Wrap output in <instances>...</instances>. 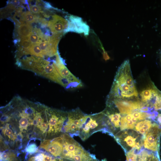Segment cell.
Returning <instances> with one entry per match:
<instances>
[{
  "instance_id": "cell-1",
  "label": "cell",
  "mask_w": 161,
  "mask_h": 161,
  "mask_svg": "<svg viewBox=\"0 0 161 161\" xmlns=\"http://www.w3.org/2000/svg\"><path fill=\"white\" fill-rule=\"evenodd\" d=\"M51 117V108L15 96L0 108L1 134L10 147L24 151L32 140L53 137Z\"/></svg>"
},
{
  "instance_id": "cell-2",
  "label": "cell",
  "mask_w": 161,
  "mask_h": 161,
  "mask_svg": "<svg viewBox=\"0 0 161 161\" xmlns=\"http://www.w3.org/2000/svg\"><path fill=\"white\" fill-rule=\"evenodd\" d=\"M39 147L60 161H100L95 155L86 150L72 137L66 133H62L52 139L43 140Z\"/></svg>"
},
{
  "instance_id": "cell-3",
  "label": "cell",
  "mask_w": 161,
  "mask_h": 161,
  "mask_svg": "<svg viewBox=\"0 0 161 161\" xmlns=\"http://www.w3.org/2000/svg\"><path fill=\"white\" fill-rule=\"evenodd\" d=\"M138 95L132 76L130 62L129 60H126L118 69L109 97L114 99L131 100L137 97Z\"/></svg>"
},
{
  "instance_id": "cell-4",
  "label": "cell",
  "mask_w": 161,
  "mask_h": 161,
  "mask_svg": "<svg viewBox=\"0 0 161 161\" xmlns=\"http://www.w3.org/2000/svg\"><path fill=\"white\" fill-rule=\"evenodd\" d=\"M16 64L21 68L31 71L36 74L45 77L67 89L69 82L59 75L53 62L44 58L31 56H24L16 59Z\"/></svg>"
},
{
  "instance_id": "cell-5",
  "label": "cell",
  "mask_w": 161,
  "mask_h": 161,
  "mask_svg": "<svg viewBox=\"0 0 161 161\" xmlns=\"http://www.w3.org/2000/svg\"><path fill=\"white\" fill-rule=\"evenodd\" d=\"M105 126V115L103 112L86 115L78 136L82 140H85L94 133L102 131Z\"/></svg>"
},
{
  "instance_id": "cell-6",
  "label": "cell",
  "mask_w": 161,
  "mask_h": 161,
  "mask_svg": "<svg viewBox=\"0 0 161 161\" xmlns=\"http://www.w3.org/2000/svg\"><path fill=\"white\" fill-rule=\"evenodd\" d=\"M86 114L77 109L68 112V116L64 126L63 132L71 137L78 135L79 131Z\"/></svg>"
},
{
  "instance_id": "cell-7",
  "label": "cell",
  "mask_w": 161,
  "mask_h": 161,
  "mask_svg": "<svg viewBox=\"0 0 161 161\" xmlns=\"http://www.w3.org/2000/svg\"><path fill=\"white\" fill-rule=\"evenodd\" d=\"M161 128L155 123L144 135L143 145L144 148L154 152H158L160 146Z\"/></svg>"
},
{
  "instance_id": "cell-8",
  "label": "cell",
  "mask_w": 161,
  "mask_h": 161,
  "mask_svg": "<svg viewBox=\"0 0 161 161\" xmlns=\"http://www.w3.org/2000/svg\"><path fill=\"white\" fill-rule=\"evenodd\" d=\"M113 103L120 114L124 115L136 111L146 112V104L139 100H122L114 99Z\"/></svg>"
},
{
  "instance_id": "cell-9",
  "label": "cell",
  "mask_w": 161,
  "mask_h": 161,
  "mask_svg": "<svg viewBox=\"0 0 161 161\" xmlns=\"http://www.w3.org/2000/svg\"><path fill=\"white\" fill-rule=\"evenodd\" d=\"M53 64L61 76L72 84L75 88L83 86L81 81L73 75L65 65L58 52L56 55L55 62H53Z\"/></svg>"
},
{
  "instance_id": "cell-10",
  "label": "cell",
  "mask_w": 161,
  "mask_h": 161,
  "mask_svg": "<svg viewBox=\"0 0 161 161\" xmlns=\"http://www.w3.org/2000/svg\"><path fill=\"white\" fill-rule=\"evenodd\" d=\"M68 18V25L64 32H73L83 33L85 35L89 34V27L81 18L73 15H70Z\"/></svg>"
},
{
  "instance_id": "cell-11",
  "label": "cell",
  "mask_w": 161,
  "mask_h": 161,
  "mask_svg": "<svg viewBox=\"0 0 161 161\" xmlns=\"http://www.w3.org/2000/svg\"><path fill=\"white\" fill-rule=\"evenodd\" d=\"M24 161H60L51 154L38 147L35 152L26 153Z\"/></svg>"
},
{
  "instance_id": "cell-12",
  "label": "cell",
  "mask_w": 161,
  "mask_h": 161,
  "mask_svg": "<svg viewBox=\"0 0 161 161\" xmlns=\"http://www.w3.org/2000/svg\"><path fill=\"white\" fill-rule=\"evenodd\" d=\"M68 25L67 20L61 16L55 15L48 22L47 26L52 33L56 34L64 32Z\"/></svg>"
},
{
  "instance_id": "cell-13",
  "label": "cell",
  "mask_w": 161,
  "mask_h": 161,
  "mask_svg": "<svg viewBox=\"0 0 161 161\" xmlns=\"http://www.w3.org/2000/svg\"><path fill=\"white\" fill-rule=\"evenodd\" d=\"M157 90L154 85H152L151 86L143 90L140 94L141 101L146 105H148V106H151L152 100Z\"/></svg>"
},
{
  "instance_id": "cell-14",
  "label": "cell",
  "mask_w": 161,
  "mask_h": 161,
  "mask_svg": "<svg viewBox=\"0 0 161 161\" xmlns=\"http://www.w3.org/2000/svg\"><path fill=\"white\" fill-rule=\"evenodd\" d=\"M138 121L131 114L124 115L120 118V130L122 131L126 129H134Z\"/></svg>"
},
{
  "instance_id": "cell-15",
  "label": "cell",
  "mask_w": 161,
  "mask_h": 161,
  "mask_svg": "<svg viewBox=\"0 0 161 161\" xmlns=\"http://www.w3.org/2000/svg\"><path fill=\"white\" fill-rule=\"evenodd\" d=\"M33 30L31 24L24 22L16 26V31L20 39L28 37Z\"/></svg>"
},
{
  "instance_id": "cell-16",
  "label": "cell",
  "mask_w": 161,
  "mask_h": 161,
  "mask_svg": "<svg viewBox=\"0 0 161 161\" xmlns=\"http://www.w3.org/2000/svg\"><path fill=\"white\" fill-rule=\"evenodd\" d=\"M19 152L10 149L0 150V161H21Z\"/></svg>"
},
{
  "instance_id": "cell-17",
  "label": "cell",
  "mask_w": 161,
  "mask_h": 161,
  "mask_svg": "<svg viewBox=\"0 0 161 161\" xmlns=\"http://www.w3.org/2000/svg\"><path fill=\"white\" fill-rule=\"evenodd\" d=\"M122 134L124 136V137L120 136L118 138H123V140L127 146L139 150L140 148L141 144L137 141V137L129 134L126 132H125L124 134Z\"/></svg>"
},
{
  "instance_id": "cell-18",
  "label": "cell",
  "mask_w": 161,
  "mask_h": 161,
  "mask_svg": "<svg viewBox=\"0 0 161 161\" xmlns=\"http://www.w3.org/2000/svg\"><path fill=\"white\" fill-rule=\"evenodd\" d=\"M137 161H160L158 153L155 154L143 150L137 154Z\"/></svg>"
},
{
  "instance_id": "cell-19",
  "label": "cell",
  "mask_w": 161,
  "mask_h": 161,
  "mask_svg": "<svg viewBox=\"0 0 161 161\" xmlns=\"http://www.w3.org/2000/svg\"><path fill=\"white\" fill-rule=\"evenodd\" d=\"M153 125L149 120H145L137 123L135 127V130L145 135L150 129Z\"/></svg>"
},
{
  "instance_id": "cell-20",
  "label": "cell",
  "mask_w": 161,
  "mask_h": 161,
  "mask_svg": "<svg viewBox=\"0 0 161 161\" xmlns=\"http://www.w3.org/2000/svg\"><path fill=\"white\" fill-rule=\"evenodd\" d=\"M40 18L29 11L24 12L21 14V21L30 24L39 22Z\"/></svg>"
},
{
  "instance_id": "cell-21",
  "label": "cell",
  "mask_w": 161,
  "mask_h": 161,
  "mask_svg": "<svg viewBox=\"0 0 161 161\" xmlns=\"http://www.w3.org/2000/svg\"><path fill=\"white\" fill-rule=\"evenodd\" d=\"M154 111L161 110V91L159 90L152 106Z\"/></svg>"
},
{
  "instance_id": "cell-22",
  "label": "cell",
  "mask_w": 161,
  "mask_h": 161,
  "mask_svg": "<svg viewBox=\"0 0 161 161\" xmlns=\"http://www.w3.org/2000/svg\"><path fill=\"white\" fill-rule=\"evenodd\" d=\"M19 45V48L24 49H28L32 45L28 37L21 39Z\"/></svg>"
},
{
  "instance_id": "cell-23",
  "label": "cell",
  "mask_w": 161,
  "mask_h": 161,
  "mask_svg": "<svg viewBox=\"0 0 161 161\" xmlns=\"http://www.w3.org/2000/svg\"><path fill=\"white\" fill-rule=\"evenodd\" d=\"M32 45L39 43L41 41L40 38L41 39V37L33 30L32 32L28 37Z\"/></svg>"
},
{
  "instance_id": "cell-24",
  "label": "cell",
  "mask_w": 161,
  "mask_h": 161,
  "mask_svg": "<svg viewBox=\"0 0 161 161\" xmlns=\"http://www.w3.org/2000/svg\"><path fill=\"white\" fill-rule=\"evenodd\" d=\"M29 8L30 10L33 14H37L41 13L43 14L44 13V11L42 10L41 7L37 4L31 5Z\"/></svg>"
},
{
  "instance_id": "cell-25",
  "label": "cell",
  "mask_w": 161,
  "mask_h": 161,
  "mask_svg": "<svg viewBox=\"0 0 161 161\" xmlns=\"http://www.w3.org/2000/svg\"><path fill=\"white\" fill-rule=\"evenodd\" d=\"M102 49L103 50V57L104 59L106 61L109 60L110 58L109 56L108 55L107 53L104 50V49L103 48H102Z\"/></svg>"
},
{
  "instance_id": "cell-26",
  "label": "cell",
  "mask_w": 161,
  "mask_h": 161,
  "mask_svg": "<svg viewBox=\"0 0 161 161\" xmlns=\"http://www.w3.org/2000/svg\"><path fill=\"white\" fill-rule=\"evenodd\" d=\"M156 117L157 123L161 126V113L158 114Z\"/></svg>"
}]
</instances>
